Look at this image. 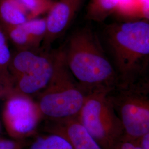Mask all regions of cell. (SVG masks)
<instances>
[{"mask_svg":"<svg viewBox=\"0 0 149 149\" xmlns=\"http://www.w3.org/2000/svg\"><path fill=\"white\" fill-rule=\"evenodd\" d=\"M119 0H91L87 12L91 21L102 22L117 8Z\"/></svg>","mask_w":149,"mask_h":149,"instance_id":"7c38bea8","label":"cell"},{"mask_svg":"<svg viewBox=\"0 0 149 149\" xmlns=\"http://www.w3.org/2000/svg\"><path fill=\"white\" fill-rule=\"evenodd\" d=\"M114 149H141L135 141L123 137L118 143Z\"/></svg>","mask_w":149,"mask_h":149,"instance_id":"d6986e66","label":"cell"},{"mask_svg":"<svg viewBox=\"0 0 149 149\" xmlns=\"http://www.w3.org/2000/svg\"><path fill=\"white\" fill-rule=\"evenodd\" d=\"M61 50L70 71L87 93L117 87L116 72L98 35L90 28L72 33Z\"/></svg>","mask_w":149,"mask_h":149,"instance_id":"7a4b0ae2","label":"cell"},{"mask_svg":"<svg viewBox=\"0 0 149 149\" xmlns=\"http://www.w3.org/2000/svg\"><path fill=\"white\" fill-rule=\"evenodd\" d=\"M82 0H59L51 7L46 20L44 45L48 46L71 24Z\"/></svg>","mask_w":149,"mask_h":149,"instance_id":"ba28073f","label":"cell"},{"mask_svg":"<svg viewBox=\"0 0 149 149\" xmlns=\"http://www.w3.org/2000/svg\"><path fill=\"white\" fill-rule=\"evenodd\" d=\"M87 93L67 67L60 49L55 53L52 80L37 102L43 117L49 120L77 117Z\"/></svg>","mask_w":149,"mask_h":149,"instance_id":"3957f363","label":"cell"},{"mask_svg":"<svg viewBox=\"0 0 149 149\" xmlns=\"http://www.w3.org/2000/svg\"><path fill=\"white\" fill-rule=\"evenodd\" d=\"M117 10L126 13H139L136 0H119Z\"/></svg>","mask_w":149,"mask_h":149,"instance_id":"e0dca14e","label":"cell"},{"mask_svg":"<svg viewBox=\"0 0 149 149\" xmlns=\"http://www.w3.org/2000/svg\"><path fill=\"white\" fill-rule=\"evenodd\" d=\"M23 7H21L13 0H5L0 6V17L3 24L20 25L29 18Z\"/></svg>","mask_w":149,"mask_h":149,"instance_id":"8fae6325","label":"cell"},{"mask_svg":"<svg viewBox=\"0 0 149 149\" xmlns=\"http://www.w3.org/2000/svg\"><path fill=\"white\" fill-rule=\"evenodd\" d=\"M2 26L7 38H9L21 50H29L35 47L31 39L22 27L21 24L17 26L3 24Z\"/></svg>","mask_w":149,"mask_h":149,"instance_id":"5bb4252c","label":"cell"},{"mask_svg":"<svg viewBox=\"0 0 149 149\" xmlns=\"http://www.w3.org/2000/svg\"><path fill=\"white\" fill-rule=\"evenodd\" d=\"M109 91L88 92L76 117L103 149H114L124 135L121 122L108 98Z\"/></svg>","mask_w":149,"mask_h":149,"instance_id":"277c9868","label":"cell"},{"mask_svg":"<svg viewBox=\"0 0 149 149\" xmlns=\"http://www.w3.org/2000/svg\"><path fill=\"white\" fill-rule=\"evenodd\" d=\"M11 59L7 36L0 24V97H2L8 86Z\"/></svg>","mask_w":149,"mask_h":149,"instance_id":"30bf717a","label":"cell"},{"mask_svg":"<svg viewBox=\"0 0 149 149\" xmlns=\"http://www.w3.org/2000/svg\"><path fill=\"white\" fill-rule=\"evenodd\" d=\"M23 140L0 139V149H24Z\"/></svg>","mask_w":149,"mask_h":149,"instance_id":"ac0fdd59","label":"cell"},{"mask_svg":"<svg viewBox=\"0 0 149 149\" xmlns=\"http://www.w3.org/2000/svg\"><path fill=\"white\" fill-rule=\"evenodd\" d=\"M55 53L44 55L21 50L11 59L10 81L3 97L12 94L31 96L40 93L53 77Z\"/></svg>","mask_w":149,"mask_h":149,"instance_id":"5b68a950","label":"cell"},{"mask_svg":"<svg viewBox=\"0 0 149 149\" xmlns=\"http://www.w3.org/2000/svg\"><path fill=\"white\" fill-rule=\"evenodd\" d=\"M46 130L63 136L74 149H103L76 117L49 120Z\"/></svg>","mask_w":149,"mask_h":149,"instance_id":"9c48e42d","label":"cell"},{"mask_svg":"<svg viewBox=\"0 0 149 149\" xmlns=\"http://www.w3.org/2000/svg\"><path fill=\"white\" fill-rule=\"evenodd\" d=\"M139 13L145 16L146 19L149 18V0H136Z\"/></svg>","mask_w":149,"mask_h":149,"instance_id":"ffe728a7","label":"cell"},{"mask_svg":"<svg viewBox=\"0 0 149 149\" xmlns=\"http://www.w3.org/2000/svg\"><path fill=\"white\" fill-rule=\"evenodd\" d=\"M49 133L38 136L28 149H74L63 136L57 134Z\"/></svg>","mask_w":149,"mask_h":149,"instance_id":"4fadbf2b","label":"cell"},{"mask_svg":"<svg viewBox=\"0 0 149 149\" xmlns=\"http://www.w3.org/2000/svg\"><path fill=\"white\" fill-rule=\"evenodd\" d=\"M21 26L31 39L35 47H38L43 40L46 33L45 19H31Z\"/></svg>","mask_w":149,"mask_h":149,"instance_id":"9a60e30c","label":"cell"},{"mask_svg":"<svg viewBox=\"0 0 149 149\" xmlns=\"http://www.w3.org/2000/svg\"><path fill=\"white\" fill-rule=\"evenodd\" d=\"M5 98L2 118L8 134L14 139L23 140L35 133L43 118L37 103L21 94Z\"/></svg>","mask_w":149,"mask_h":149,"instance_id":"52a82bcc","label":"cell"},{"mask_svg":"<svg viewBox=\"0 0 149 149\" xmlns=\"http://www.w3.org/2000/svg\"><path fill=\"white\" fill-rule=\"evenodd\" d=\"M98 38L117 75V87L148 84V19L109 24Z\"/></svg>","mask_w":149,"mask_h":149,"instance_id":"6da1fadb","label":"cell"},{"mask_svg":"<svg viewBox=\"0 0 149 149\" xmlns=\"http://www.w3.org/2000/svg\"><path fill=\"white\" fill-rule=\"evenodd\" d=\"M141 149H149V133L135 140Z\"/></svg>","mask_w":149,"mask_h":149,"instance_id":"44dd1931","label":"cell"},{"mask_svg":"<svg viewBox=\"0 0 149 149\" xmlns=\"http://www.w3.org/2000/svg\"><path fill=\"white\" fill-rule=\"evenodd\" d=\"M148 84L116 87L108 97L120 120L124 137L135 141L149 133Z\"/></svg>","mask_w":149,"mask_h":149,"instance_id":"8992f818","label":"cell"},{"mask_svg":"<svg viewBox=\"0 0 149 149\" xmlns=\"http://www.w3.org/2000/svg\"><path fill=\"white\" fill-rule=\"evenodd\" d=\"M22 7L35 16L44 11L50 6L47 0H17Z\"/></svg>","mask_w":149,"mask_h":149,"instance_id":"2e32d148","label":"cell"}]
</instances>
